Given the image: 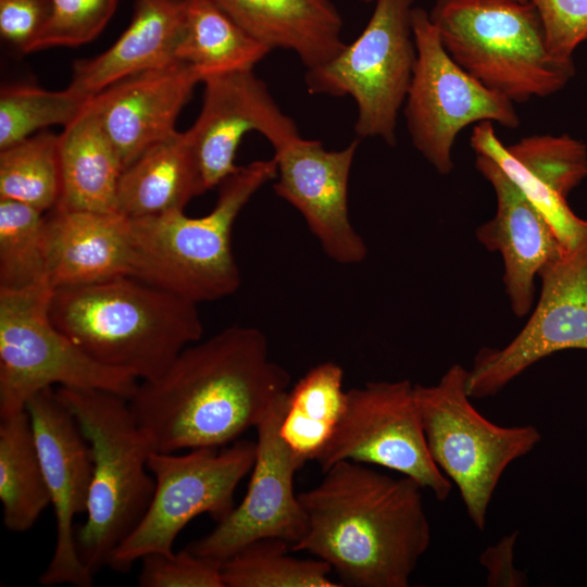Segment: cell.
I'll list each match as a JSON object with an SVG mask.
<instances>
[{"instance_id": "cell-1", "label": "cell", "mask_w": 587, "mask_h": 587, "mask_svg": "<svg viewBox=\"0 0 587 587\" xmlns=\"http://www.w3.org/2000/svg\"><path fill=\"white\" fill-rule=\"evenodd\" d=\"M289 384L260 329L230 326L139 382L128 404L155 452L221 448L255 428Z\"/></svg>"}, {"instance_id": "cell-2", "label": "cell", "mask_w": 587, "mask_h": 587, "mask_svg": "<svg viewBox=\"0 0 587 587\" xmlns=\"http://www.w3.org/2000/svg\"><path fill=\"white\" fill-rule=\"evenodd\" d=\"M422 487L353 461L298 494L305 532L291 546L325 561L342 586L408 587L430 544Z\"/></svg>"}, {"instance_id": "cell-3", "label": "cell", "mask_w": 587, "mask_h": 587, "mask_svg": "<svg viewBox=\"0 0 587 587\" xmlns=\"http://www.w3.org/2000/svg\"><path fill=\"white\" fill-rule=\"evenodd\" d=\"M49 314L89 357L139 382L161 376L203 333L197 303L133 276L53 289Z\"/></svg>"}, {"instance_id": "cell-4", "label": "cell", "mask_w": 587, "mask_h": 587, "mask_svg": "<svg viewBox=\"0 0 587 587\" xmlns=\"http://www.w3.org/2000/svg\"><path fill=\"white\" fill-rule=\"evenodd\" d=\"M276 175L274 158L253 161L218 185L217 201L203 216L176 210L129 220L133 277L197 304L233 295L241 285L232 248L234 223L252 196Z\"/></svg>"}, {"instance_id": "cell-5", "label": "cell", "mask_w": 587, "mask_h": 587, "mask_svg": "<svg viewBox=\"0 0 587 587\" xmlns=\"http://www.w3.org/2000/svg\"><path fill=\"white\" fill-rule=\"evenodd\" d=\"M57 392L87 439L92 460L86 520L75 534L82 562L93 574L145 515L155 487L148 471L151 445L128 399L103 390L59 387Z\"/></svg>"}, {"instance_id": "cell-6", "label": "cell", "mask_w": 587, "mask_h": 587, "mask_svg": "<svg viewBox=\"0 0 587 587\" xmlns=\"http://www.w3.org/2000/svg\"><path fill=\"white\" fill-rule=\"evenodd\" d=\"M428 15L452 60L513 103L553 95L575 75L573 59L548 51L529 1L437 0Z\"/></svg>"}, {"instance_id": "cell-7", "label": "cell", "mask_w": 587, "mask_h": 587, "mask_svg": "<svg viewBox=\"0 0 587 587\" xmlns=\"http://www.w3.org/2000/svg\"><path fill=\"white\" fill-rule=\"evenodd\" d=\"M467 371L452 365L436 385H414L429 453L455 485L467 516L484 530L494 492L507 467L541 440L534 425L501 426L473 405L466 390Z\"/></svg>"}, {"instance_id": "cell-8", "label": "cell", "mask_w": 587, "mask_h": 587, "mask_svg": "<svg viewBox=\"0 0 587 587\" xmlns=\"http://www.w3.org/2000/svg\"><path fill=\"white\" fill-rule=\"evenodd\" d=\"M53 289H0V417L26 410L38 391L60 385L129 399L139 380L77 347L49 314Z\"/></svg>"}, {"instance_id": "cell-9", "label": "cell", "mask_w": 587, "mask_h": 587, "mask_svg": "<svg viewBox=\"0 0 587 587\" xmlns=\"http://www.w3.org/2000/svg\"><path fill=\"white\" fill-rule=\"evenodd\" d=\"M413 2L375 0L361 35L327 63L307 70L310 93L353 98L359 138L378 137L389 146L396 143L398 113L416 61Z\"/></svg>"}, {"instance_id": "cell-10", "label": "cell", "mask_w": 587, "mask_h": 587, "mask_svg": "<svg viewBox=\"0 0 587 587\" xmlns=\"http://www.w3.org/2000/svg\"><path fill=\"white\" fill-rule=\"evenodd\" d=\"M255 441L190 449L189 452H151L148 467L155 487L151 502L135 529L114 550L109 567L128 572L151 553H173V544L196 516L209 514L217 523L234 509L240 480L251 472Z\"/></svg>"}, {"instance_id": "cell-11", "label": "cell", "mask_w": 587, "mask_h": 587, "mask_svg": "<svg viewBox=\"0 0 587 587\" xmlns=\"http://www.w3.org/2000/svg\"><path fill=\"white\" fill-rule=\"evenodd\" d=\"M416 61L404 101L407 127L415 149L442 174L453 170L458 134L473 123L520 125L513 102L458 65L422 8L412 10Z\"/></svg>"}, {"instance_id": "cell-12", "label": "cell", "mask_w": 587, "mask_h": 587, "mask_svg": "<svg viewBox=\"0 0 587 587\" xmlns=\"http://www.w3.org/2000/svg\"><path fill=\"white\" fill-rule=\"evenodd\" d=\"M340 461L377 465L400 473L446 500L452 483L434 462L408 380L369 382L347 390L338 427L316 459L322 472Z\"/></svg>"}, {"instance_id": "cell-13", "label": "cell", "mask_w": 587, "mask_h": 587, "mask_svg": "<svg viewBox=\"0 0 587 587\" xmlns=\"http://www.w3.org/2000/svg\"><path fill=\"white\" fill-rule=\"evenodd\" d=\"M540 299L522 330L503 348H482L467 371L466 390L497 395L539 360L565 349L587 350V238L545 266Z\"/></svg>"}, {"instance_id": "cell-14", "label": "cell", "mask_w": 587, "mask_h": 587, "mask_svg": "<svg viewBox=\"0 0 587 587\" xmlns=\"http://www.w3.org/2000/svg\"><path fill=\"white\" fill-rule=\"evenodd\" d=\"M55 519V546L39 577L43 586L90 587L93 574L82 562L74 519L86 513L92 473L87 439L53 387L26 404Z\"/></svg>"}, {"instance_id": "cell-15", "label": "cell", "mask_w": 587, "mask_h": 587, "mask_svg": "<svg viewBox=\"0 0 587 587\" xmlns=\"http://www.w3.org/2000/svg\"><path fill=\"white\" fill-rule=\"evenodd\" d=\"M287 395L255 427V459L242 501L204 537L188 546L196 554L221 563L247 545L282 539L291 546L305 532V515L294 476L300 466L280 435Z\"/></svg>"}, {"instance_id": "cell-16", "label": "cell", "mask_w": 587, "mask_h": 587, "mask_svg": "<svg viewBox=\"0 0 587 587\" xmlns=\"http://www.w3.org/2000/svg\"><path fill=\"white\" fill-rule=\"evenodd\" d=\"M202 83L200 114L185 133L205 191L237 171L235 157L247 133H260L274 150L300 137L294 120L282 111L253 70L213 75Z\"/></svg>"}, {"instance_id": "cell-17", "label": "cell", "mask_w": 587, "mask_h": 587, "mask_svg": "<svg viewBox=\"0 0 587 587\" xmlns=\"http://www.w3.org/2000/svg\"><path fill=\"white\" fill-rule=\"evenodd\" d=\"M359 139L341 150H326L301 136L274 150V192L303 216L325 254L340 264L362 262L367 248L352 226L348 184Z\"/></svg>"}, {"instance_id": "cell-18", "label": "cell", "mask_w": 587, "mask_h": 587, "mask_svg": "<svg viewBox=\"0 0 587 587\" xmlns=\"http://www.w3.org/2000/svg\"><path fill=\"white\" fill-rule=\"evenodd\" d=\"M471 146L494 160L544 215L566 250L587 238V220L578 217L566 198L587 176V147L566 134L533 135L503 146L492 122L477 123Z\"/></svg>"}, {"instance_id": "cell-19", "label": "cell", "mask_w": 587, "mask_h": 587, "mask_svg": "<svg viewBox=\"0 0 587 587\" xmlns=\"http://www.w3.org/2000/svg\"><path fill=\"white\" fill-rule=\"evenodd\" d=\"M199 74L174 61L110 85L91 98L93 111L114 146L123 170L175 132V123Z\"/></svg>"}, {"instance_id": "cell-20", "label": "cell", "mask_w": 587, "mask_h": 587, "mask_svg": "<svg viewBox=\"0 0 587 587\" xmlns=\"http://www.w3.org/2000/svg\"><path fill=\"white\" fill-rule=\"evenodd\" d=\"M475 165L497 197L496 215L476 229V237L489 251L501 254L511 309L524 316L533 304L535 276L566 249L544 215L494 160L476 153Z\"/></svg>"}, {"instance_id": "cell-21", "label": "cell", "mask_w": 587, "mask_h": 587, "mask_svg": "<svg viewBox=\"0 0 587 587\" xmlns=\"http://www.w3.org/2000/svg\"><path fill=\"white\" fill-rule=\"evenodd\" d=\"M46 217L52 289L133 276L129 218L118 212L60 208Z\"/></svg>"}, {"instance_id": "cell-22", "label": "cell", "mask_w": 587, "mask_h": 587, "mask_svg": "<svg viewBox=\"0 0 587 587\" xmlns=\"http://www.w3.org/2000/svg\"><path fill=\"white\" fill-rule=\"evenodd\" d=\"M240 27L273 49L296 53L307 70L347 46L342 18L332 0H214Z\"/></svg>"}, {"instance_id": "cell-23", "label": "cell", "mask_w": 587, "mask_h": 587, "mask_svg": "<svg viewBox=\"0 0 587 587\" xmlns=\"http://www.w3.org/2000/svg\"><path fill=\"white\" fill-rule=\"evenodd\" d=\"M182 23L183 0H134L128 27L104 52L76 61L68 87L91 98L127 76L177 61Z\"/></svg>"}, {"instance_id": "cell-24", "label": "cell", "mask_w": 587, "mask_h": 587, "mask_svg": "<svg viewBox=\"0 0 587 587\" xmlns=\"http://www.w3.org/2000/svg\"><path fill=\"white\" fill-rule=\"evenodd\" d=\"M205 192L186 133L154 143L123 170L116 209L129 220L184 210Z\"/></svg>"}, {"instance_id": "cell-25", "label": "cell", "mask_w": 587, "mask_h": 587, "mask_svg": "<svg viewBox=\"0 0 587 587\" xmlns=\"http://www.w3.org/2000/svg\"><path fill=\"white\" fill-rule=\"evenodd\" d=\"M58 136L61 193L55 208L117 212L123 165L93 111L91 99Z\"/></svg>"}, {"instance_id": "cell-26", "label": "cell", "mask_w": 587, "mask_h": 587, "mask_svg": "<svg viewBox=\"0 0 587 587\" xmlns=\"http://www.w3.org/2000/svg\"><path fill=\"white\" fill-rule=\"evenodd\" d=\"M272 50L248 34L214 0H183L175 58L205 78L253 70Z\"/></svg>"}, {"instance_id": "cell-27", "label": "cell", "mask_w": 587, "mask_h": 587, "mask_svg": "<svg viewBox=\"0 0 587 587\" xmlns=\"http://www.w3.org/2000/svg\"><path fill=\"white\" fill-rule=\"evenodd\" d=\"M342 382L341 366L323 362L288 390L280 435L300 469L316 461L338 427L347 402Z\"/></svg>"}, {"instance_id": "cell-28", "label": "cell", "mask_w": 587, "mask_h": 587, "mask_svg": "<svg viewBox=\"0 0 587 587\" xmlns=\"http://www.w3.org/2000/svg\"><path fill=\"white\" fill-rule=\"evenodd\" d=\"M0 500L8 530L30 529L51 504L26 410L0 417Z\"/></svg>"}, {"instance_id": "cell-29", "label": "cell", "mask_w": 587, "mask_h": 587, "mask_svg": "<svg viewBox=\"0 0 587 587\" xmlns=\"http://www.w3.org/2000/svg\"><path fill=\"white\" fill-rule=\"evenodd\" d=\"M49 284V234L45 213L0 199V289L24 290Z\"/></svg>"}, {"instance_id": "cell-30", "label": "cell", "mask_w": 587, "mask_h": 587, "mask_svg": "<svg viewBox=\"0 0 587 587\" xmlns=\"http://www.w3.org/2000/svg\"><path fill=\"white\" fill-rule=\"evenodd\" d=\"M282 539L251 542L220 563L224 587H339L323 560L298 559L288 554Z\"/></svg>"}, {"instance_id": "cell-31", "label": "cell", "mask_w": 587, "mask_h": 587, "mask_svg": "<svg viewBox=\"0 0 587 587\" xmlns=\"http://www.w3.org/2000/svg\"><path fill=\"white\" fill-rule=\"evenodd\" d=\"M61 193L59 136L42 132L0 150V199L46 213Z\"/></svg>"}, {"instance_id": "cell-32", "label": "cell", "mask_w": 587, "mask_h": 587, "mask_svg": "<svg viewBox=\"0 0 587 587\" xmlns=\"http://www.w3.org/2000/svg\"><path fill=\"white\" fill-rule=\"evenodd\" d=\"M91 98L71 87L59 91L28 85L2 87L0 150L30 137L38 129L57 124L66 126L84 110Z\"/></svg>"}, {"instance_id": "cell-33", "label": "cell", "mask_w": 587, "mask_h": 587, "mask_svg": "<svg viewBox=\"0 0 587 587\" xmlns=\"http://www.w3.org/2000/svg\"><path fill=\"white\" fill-rule=\"evenodd\" d=\"M50 15L29 52L76 47L95 39L112 17L118 0H48Z\"/></svg>"}, {"instance_id": "cell-34", "label": "cell", "mask_w": 587, "mask_h": 587, "mask_svg": "<svg viewBox=\"0 0 587 587\" xmlns=\"http://www.w3.org/2000/svg\"><path fill=\"white\" fill-rule=\"evenodd\" d=\"M140 561L137 582L141 587H224L220 563L189 547L177 553H151Z\"/></svg>"}, {"instance_id": "cell-35", "label": "cell", "mask_w": 587, "mask_h": 587, "mask_svg": "<svg viewBox=\"0 0 587 587\" xmlns=\"http://www.w3.org/2000/svg\"><path fill=\"white\" fill-rule=\"evenodd\" d=\"M537 10L548 51L559 59H573L587 41V0H528Z\"/></svg>"}, {"instance_id": "cell-36", "label": "cell", "mask_w": 587, "mask_h": 587, "mask_svg": "<svg viewBox=\"0 0 587 587\" xmlns=\"http://www.w3.org/2000/svg\"><path fill=\"white\" fill-rule=\"evenodd\" d=\"M49 15L48 0H0V34L22 52H29Z\"/></svg>"}, {"instance_id": "cell-37", "label": "cell", "mask_w": 587, "mask_h": 587, "mask_svg": "<svg viewBox=\"0 0 587 587\" xmlns=\"http://www.w3.org/2000/svg\"><path fill=\"white\" fill-rule=\"evenodd\" d=\"M517 535L519 532L515 530L482 552L479 562L487 571V586L523 587L528 585L526 574L514 565Z\"/></svg>"}, {"instance_id": "cell-38", "label": "cell", "mask_w": 587, "mask_h": 587, "mask_svg": "<svg viewBox=\"0 0 587 587\" xmlns=\"http://www.w3.org/2000/svg\"><path fill=\"white\" fill-rule=\"evenodd\" d=\"M360 1L365 2V3H369V2H373V1H375V0H360Z\"/></svg>"}, {"instance_id": "cell-39", "label": "cell", "mask_w": 587, "mask_h": 587, "mask_svg": "<svg viewBox=\"0 0 587 587\" xmlns=\"http://www.w3.org/2000/svg\"><path fill=\"white\" fill-rule=\"evenodd\" d=\"M517 1H521V2H527L528 0H517Z\"/></svg>"}]
</instances>
